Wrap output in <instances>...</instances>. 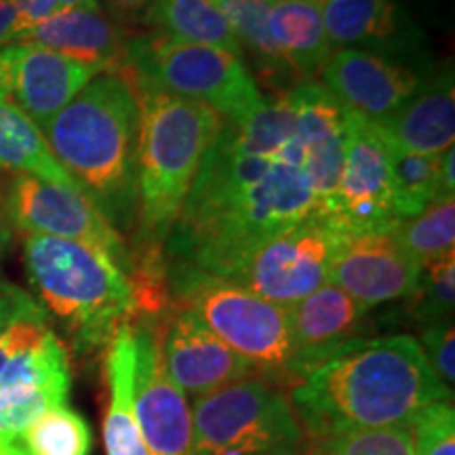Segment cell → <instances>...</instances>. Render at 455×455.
I'll return each instance as SVG.
<instances>
[{
	"label": "cell",
	"instance_id": "obj_24",
	"mask_svg": "<svg viewBox=\"0 0 455 455\" xmlns=\"http://www.w3.org/2000/svg\"><path fill=\"white\" fill-rule=\"evenodd\" d=\"M148 21L175 41L215 47L243 60L241 44L218 0H155L148 7Z\"/></svg>",
	"mask_w": 455,
	"mask_h": 455
},
{
	"label": "cell",
	"instance_id": "obj_28",
	"mask_svg": "<svg viewBox=\"0 0 455 455\" xmlns=\"http://www.w3.org/2000/svg\"><path fill=\"white\" fill-rule=\"evenodd\" d=\"M395 236L422 268L455 255V196L436 198L422 213L401 220Z\"/></svg>",
	"mask_w": 455,
	"mask_h": 455
},
{
	"label": "cell",
	"instance_id": "obj_13",
	"mask_svg": "<svg viewBox=\"0 0 455 455\" xmlns=\"http://www.w3.org/2000/svg\"><path fill=\"white\" fill-rule=\"evenodd\" d=\"M318 78L341 106L373 123L401 110L428 81L405 61L358 49L333 51Z\"/></svg>",
	"mask_w": 455,
	"mask_h": 455
},
{
	"label": "cell",
	"instance_id": "obj_10",
	"mask_svg": "<svg viewBox=\"0 0 455 455\" xmlns=\"http://www.w3.org/2000/svg\"><path fill=\"white\" fill-rule=\"evenodd\" d=\"M7 209L11 224L26 235L95 244L123 268L129 266L127 247L110 218L78 188L15 175L7 186Z\"/></svg>",
	"mask_w": 455,
	"mask_h": 455
},
{
	"label": "cell",
	"instance_id": "obj_39",
	"mask_svg": "<svg viewBox=\"0 0 455 455\" xmlns=\"http://www.w3.org/2000/svg\"><path fill=\"white\" fill-rule=\"evenodd\" d=\"M11 238H13V224H11L7 209V186L0 181V259L11 247Z\"/></svg>",
	"mask_w": 455,
	"mask_h": 455
},
{
	"label": "cell",
	"instance_id": "obj_11",
	"mask_svg": "<svg viewBox=\"0 0 455 455\" xmlns=\"http://www.w3.org/2000/svg\"><path fill=\"white\" fill-rule=\"evenodd\" d=\"M158 325V316L133 318L135 419L148 455H192V411L164 369Z\"/></svg>",
	"mask_w": 455,
	"mask_h": 455
},
{
	"label": "cell",
	"instance_id": "obj_41",
	"mask_svg": "<svg viewBox=\"0 0 455 455\" xmlns=\"http://www.w3.org/2000/svg\"><path fill=\"white\" fill-rule=\"evenodd\" d=\"M310 3H315V4H318V7H323V4L331 3V0H310Z\"/></svg>",
	"mask_w": 455,
	"mask_h": 455
},
{
	"label": "cell",
	"instance_id": "obj_15",
	"mask_svg": "<svg viewBox=\"0 0 455 455\" xmlns=\"http://www.w3.org/2000/svg\"><path fill=\"white\" fill-rule=\"evenodd\" d=\"M158 335L164 369L184 395L196 398L228 384L261 375L253 363L228 348L195 312L181 306L158 325Z\"/></svg>",
	"mask_w": 455,
	"mask_h": 455
},
{
	"label": "cell",
	"instance_id": "obj_32",
	"mask_svg": "<svg viewBox=\"0 0 455 455\" xmlns=\"http://www.w3.org/2000/svg\"><path fill=\"white\" fill-rule=\"evenodd\" d=\"M415 455H455V411L451 401L426 407L411 424Z\"/></svg>",
	"mask_w": 455,
	"mask_h": 455
},
{
	"label": "cell",
	"instance_id": "obj_12",
	"mask_svg": "<svg viewBox=\"0 0 455 455\" xmlns=\"http://www.w3.org/2000/svg\"><path fill=\"white\" fill-rule=\"evenodd\" d=\"M331 220L348 235L395 230L388 144L373 121L352 112L350 138L335 186Z\"/></svg>",
	"mask_w": 455,
	"mask_h": 455
},
{
	"label": "cell",
	"instance_id": "obj_16",
	"mask_svg": "<svg viewBox=\"0 0 455 455\" xmlns=\"http://www.w3.org/2000/svg\"><path fill=\"white\" fill-rule=\"evenodd\" d=\"M422 270L398 243L395 230L363 232L341 243L329 283L371 310L386 301L411 298Z\"/></svg>",
	"mask_w": 455,
	"mask_h": 455
},
{
	"label": "cell",
	"instance_id": "obj_20",
	"mask_svg": "<svg viewBox=\"0 0 455 455\" xmlns=\"http://www.w3.org/2000/svg\"><path fill=\"white\" fill-rule=\"evenodd\" d=\"M20 44H36L55 53L98 66L101 70H123L124 43L118 28L100 11H68L30 28L17 38Z\"/></svg>",
	"mask_w": 455,
	"mask_h": 455
},
{
	"label": "cell",
	"instance_id": "obj_33",
	"mask_svg": "<svg viewBox=\"0 0 455 455\" xmlns=\"http://www.w3.org/2000/svg\"><path fill=\"white\" fill-rule=\"evenodd\" d=\"M53 331L49 327L47 315H44L43 306L26 312V315L17 316L11 325L0 333V375L4 373V369L11 365L15 356H20L21 352L34 348L47 335Z\"/></svg>",
	"mask_w": 455,
	"mask_h": 455
},
{
	"label": "cell",
	"instance_id": "obj_22",
	"mask_svg": "<svg viewBox=\"0 0 455 455\" xmlns=\"http://www.w3.org/2000/svg\"><path fill=\"white\" fill-rule=\"evenodd\" d=\"M268 30L295 76L315 78L333 55L321 7L310 0H275Z\"/></svg>",
	"mask_w": 455,
	"mask_h": 455
},
{
	"label": "cell",
	"instance_id": "obj_7",
	"mask_svg": "<svg viewBox=\"0 0 455 455\" xmlns=\"http://www.w3.org/2000/svg\"><path fill=\"white\" fill-rule=\"evenodd\" d=\"M169 287L181 308L195 312L209 331L261 373L289 371L295 348L287 308L188 264L173 266Z\"/></svg>",
	"mask_w": 455,
	"mask_h": 455
},
{
	"label": "cell",
	"instance_id": "obj_2",
	"mask_svg": "<svg viewBox=\"0 0 455 455\" xmlns=\"http://www.w3.org/2000/svg\"><path fill=\"white\" fill-rule=\"evenodd\" d=\"M291 405L316 439L350 430L411 426L426 407L451 401L411 335L350 339L299 378Z\"/></svg>",
	"mask_w": 455,
	"mask_h": 455
},
{
	"label": "cell",
	"instance_id": "obj_31",
	"mask_svg": "<svg viewBox=\"0 0 455 455\" xmlns=\"http://www.w3.org/2000/svg\"><path fill=\"white\" fill-rule=\"evenodd\" d=\"M415 298V316L424 325L453 321L455 306V255L426 266L419 276Z\"/></svg>",
	"mask_w": 455,
	"mask_h": 455
},
{
	"label": "cell",
	"instance_id": "obj_21",
	"mask_svg": "<svg viewBox=\"0 0 455 455\" xmlns=\"http://www.w3.org/2000/svg\"><path fill=\"white\" fill-rule=\"evenodd\" d=\"M135 333L133 318L116 329L108 344L106 379L110 405L104 418L106 455H148L133 409Z\"/></svg>",
	"mask_w": 455,
	"mask_h": 455
},
{
	"label": "cell",
	"instance_id": "obj_3",
	"mask_svg": "<svg viewBox=\"0 0 455 455\" xmlns=\"http://www.w3.org/2000/svg\"><path fill=\"white\" fill-rule=\"evenodd\" d=\"M43 138L66 173L106 215L135 207L140 101L129 72H101L43 123Z\"/></svg>",
	"mask_w": 455,
	"mask_h": 455
},
{
	"label": "cell",
	"instance_id": "obj_36",
	"mask_svg": "<svg viewBox=\"0 0 455 455\" xmlns=\"http://www.w3.org/2000/svg\"><path fill=\"white\" fill-rule=\"evenodd\" d=\"M36 306L41 304H38L36 299H32L26 291L17 289L15 284L0 281V333H3L17 316L26 315V312L34 310Z\"/></svg>",
	"mask_w": 455,
	"mask_h": 455
},
{
	"label": "cell",
	"instance_id": "obj_35",
	"mask_svg": "<svg viewBox=\"0 0 455 455\" xmlns=\"http://www.w3.org/2000/svg\"><path fill=\"white\" fill-rule=\"evenodd\" d=\"M13 3L20 13L21 34L68 11H100V0H13Z\"/></svg>",
	"mask_w": 455,
	"mask_h": 455
},
{
	"label": "cell",
	"instance_id": "obj_29",
	"mask_svg": "<svg viewBox=\"0 0 455 455\" xmlns=\"http://www.w3.org/2000/svg\"><path fill=\"white\" fill-rule=\"evenodd\" d=\"M21 443L28 455H89L93 436L81 413L60 405L34 419Z\"/></svg>",
	"mask_w": 455,
	"mask_h": 455
},
{
	"label": "cell",
	"instance_id": "obj_14",
	"mask_svg": "<svg viewBox=\"0 0 455 455\" xmlns=\"http://www.w3.org/2000/svg\"><path fill=\"white\" fill-rule=\"evenodd\" d=\"M101 72L106 70L36 44L0 47V93L38 127L64 110Z\"/></svg>",
	"mask_w": 455,
	"mask_h": 455
},
{
	"label": "cell",
	"instance_id": "obj_34",
	"mask_svg": "<svg viewBox=\"0 0 455 455\" xmlns=\"http://www.w3.org/2000/svg\"><path fill=\"white\" fill-rule=\"evenodd\" d=\"M422 346L426 361L432 367L439 382L445 386L449 392H453L455 382V333L453 321L435 323V325H426L422 331Z\"/></svg>",
	"mask_w": 455,
	"mask_h": 455
},
{
	"label": "cell",
	"instance_id": "obj_6",
	"mask_svg": "<svg viewBox=\"0 0 455 455\" xmlns=\"http://www.w3.org/2000/svg\"><path fill=\"white\" fill-rule=\"evenodd\" d=\"M124 70L148 87L212 106L226 123L249 121L266 104L241 57L161 32L127 41Z\"/></svg>",
	"mask_w": 455,
	"mask_h": 455
},
{
	"label": "cell",
	"instance_id": "obj_5",
	"mask_svg": "<svg viewBox=\"0 0 455 455\" xmlns=\"http://www.w3.org/2000/svg\"><path fill=\"white\" fill-rule=\"evenodd\" d=\"M24 258L43 306L66 327L78 352L108 346L123 323L138 316L133 278L104 249L26 235Z\"/></svg>",
	"mask_w": 455,
	"mask_h": 455
},
{
	"label": "cell",
	"instance_id": "obj_23",
	"mask_svg": "<svg viewBox=\"0 0 455 455\" xmlns=\"http://www.w3.org/2000/svg\"><path fill=\"white\" fill-rule=\"evenodd\" d=\"M0 169L81 190V186L57 163L38 124L3 93H0Z\"/></svg>",
	"mask_w": 455,
	"mask_h": 455
},
{
	"label": "cell",
	"instance_id": "obj_25",
	"mask_svg": "<svg viewBox=\"0 0 455 455\" xmlns=\"http://www.w3.org/2000/svg\"><path fill=\"white\" fill-rule=\"evenodd\" d=\"M272 3L275 0H218L221 13L226 15L228 24H230L238 44H241L243 60L244 55L251 57L261 81L272 84L275 89H281V93H284L293 87L289 81L295 74L283 60L281 51L270 36L268 13Z\"/></svg>",
	"mask_w": 455,
	"mask_h": 455
},
{
	"label": "cell",
	"instance_id": "obj_30",
	"mask_svg": "<svg viewBox=\"0 0 455 455\" xmlns=\"http://www.w3.org/2000/svg\"><path fill=\"white\" fill-rule=\"evenodd\" d=\"M315 455H415L411 426L350 430L318 439Z\"/></svg>",
	"mask_w": 455,
	"mask_h": 455
},
{
	"label": "cell",
	"instance_id": "obj_40",
	"mask_svg": "<svg viewBox=\"0 0 455 455\" xmlns=\"http://www.w3.org/2000/svg\"><path fill=\"white\" fill-rule=\"evenodd\" d=\"M108 3L118 13H138V11L150 7L155 0H108Z\"/></svg>",
	"mask_w": 455,
	"mask_h": 455
},
{
	"label": "cell",
	"instance_id": "obj_18",
	"mask_svg": "<svg viewBox=\"0 0 455 455\" xmlns=\"http://www.w3.org/2000/svg\"><path fill=\"white\" fill-rule=\"evenodd\" d=\"M321 13L333 51L358 49L396 60L418 47V30L396 0H331Z\"/></svg>",
	"mask_w": 455,
	"mask_h": 455
},
{
	"label": "cell",
	"instance_id": "obj_27",
	"mask_svg": "<svg viewBox=\"0 0 455 455\" xmlns=\"http://www.w3.org/2000/svg\"><path fill=\"white\" fill-rule=\"evenodd\" d=\"M388 167L398 221L422 213L436 198H443L439 155H419L388 146Z\"/></svg>",
	"mask_w": 455,
	"mask_h": 455
},
{
	"label": "cell",
	"instance_id": "obj_17",
	"mask_svg": "<svg viewBox=\"0 0 455 455\" xmlns=\"http://www.w3.org/2000/svg\"><path fill=\"white\" fill-rule=\"evenodd\" d=\"M367 312L365 306L331 283L323 284L308 298L289 306L287 318L295 356L287 373L299 379L341 344L355 339L352 335L356 333Z\"/></svg>",
	"mask_w": 455,
	"mask_h": 455
},
{
	"label": "cell",
	"instance_id": "obj_19",
	"mask_svg": "<svg viewBox=\"0 0 455 455\" xmlns=\"http://www.w3.org/2000/svg\"><path fill=\"white\" fill-rule=\"evenodd\" d=\"M386 144L419 155H441L455 140L453 68L428 78L401 110L375 123Z\"/></svg>",
	"mask_w": 455,
	"mask_h": 455
},
{
	"label": "cell",
	"instance_id": "obj_8",
	"mask_svg": "<svg viewBox=\"0 0 455 455\" xmlns=\"http://www.w3.org/2000/svg\"><path fill=\"white\" fill-rule=\"evenodd\" d=\"M192 455H301L304 432L293 405L261 375L196 396Z\"/></svg>",
	"mask_w": 455,
	"mask_h": 455
},
{
	"label": "cell",
	"instance_id": "obj_26",
	"mask_svg": "<svg viewBox=\"0 0 455 455\" xmlns=\"http://www.w3.org/2000/svg\"><path fill=\"white\" fill-rule=\"evenodd\" d=\"M70 382V375H53L0 386V443L21 441L34 419L49 409L68 405Z\"/></svg>",
	"mask_w": 455,
	"mask_h": 455
},
{
	"label": "cell",
	"instance_id": "obj_1",
	"mask_svg": "<svg viewBox=\"0 0 455 455\" xmlns=\"http://www.w3.org/2000/svg\"><path fill=\"white\" fill-rule=\"evenodd\" d=\"M350 124L352 112L318 81L293 84L249 121L226 123L167 238L169 253L230 278L268 238L331 220Z\"/></svg>",
	"mask_w": 455,
	"mask_h": 455
},
{
	"label": "cell",
	"instance_id": "obj_9",
	"mask_svg": "<svg viewBox=\"0 0 455 455\" xmlns=\"http://www.w3.org/2000/svg\"><path fill=\"white\" fill-rule=\"evenodd\" d=\"M348 236L331 220L301 221L261 243L228 281L289 308L329 283L335 255Z\"/></svg>",
	"mask_w": 455,
	"mask_h": 455
},
{
	"label": "cell",
	"instance_id": "obj_38",
	"mask_svg": "<svg viewBox=\"0 0 455 455\" xmlns=\"http://www.w3.org/2000/svg\"><path fill=\"white\" fill-rule=\"evenodd\" d=\"M455 148H447L439 155V180H441V196H455Z\"/></svg>",
	"mask_w": 455,
	"mask_h": 455
},
{
	"label": "cell",
	"instance_id": "obj_37",
	"mask_svg": "<svg viewBox=\"0 0 455 455\" xmlns=\"http://www.w3.org/2000/svg\"><path fill=\"white\" fill-rule=\"evenodd\" d=\"M21 34L20 13L13 0H0V47L13 44Z\"/></svg>",
	"mask_w": 455,
	"mask_h": 455
},
{
	"label": "cell",
	"instance_id": "obj_4",
	"mask_svg": "<svg viewBox=\"0 0 455 455\" xmlns=\"http://www.w3.org/2000/svg\"><path fill=\"white\" fill-rule=\"evenodd\" d=\"M133 87L140 101L135 209L141 238L158 244L173 230L198 169L226 121L201 101L178 98L138 81Z\"/></svg>",
	"mask_w": 455,
	"mask_h": 455
}]
</instances>
